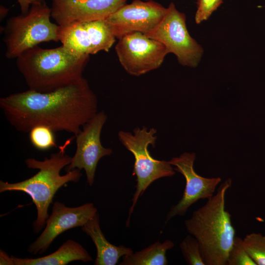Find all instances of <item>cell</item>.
Here are the masks:
<instances>
[{"label":"cell","instance_id":"ba28073f","mask_svg":"<svg viewBox=\"0 0 265 265\" xmlns=\"http://www.w3.org/2000/svg\"><path fill=\"white\" fill-rule=\"evenodd\" d=\"M115 49L121 66L134 76L158 68L168 54L162 44L139 32L119 39Z\"/></svg>","mask_w":265,"mask_h":265},{"label":"cell","instance_id":"603a6c76","mask_svg":"<svg viewBox=\"0 0 265 265\" xmlns=\"http://www.w3.org/2000/svg\"><path fill=\"white\" fill-rule=\"evenodd\" d=\"M44 1V0H17L18 2L21 13L26 14V13L31 5L33 4L39 3Z\"/></svg>","mask_w":265,"mask_h":265},{"label":"cell","instance_id":"5bb4252c","mask_svg":"<svg viewBox=\"0 0 265 265\" xmlns=\"http://www.w3.org/2000/svg\"><path fill=\"white\" fill-rule=\"evenodd\" d=\"M102 23L101 20L59 26V40L63 47L73 54H96L104 50L100 37Z\"/></svg>","mask_w":265,"mask_h":265},{"label":"cell","instance_id":"d4e9b609","mask_svg":"<svg viewBox=\"0 0 265 265\" xmlns=\"http://www.w3.org/2000/svg\"><path fill=\"white\" fill-rule=\"evenodd\" d=\"M145 0V1H150V0Z\"/></svg>","mask_w":265,"mask_h":265},{"label":"cell","instance_id":"ffe728a7","mask_svg":"<svg viewBox=\"0 0 265 265\" xmlns=\"http://www.w3.org/2000/svg\"><path fill=\"white\" fill-rule=\"evenodd\" d=\"M183 256L188 265H205L198 240L192 235L186 236L180 244Z\"/></svg>","mask_w":265,"mask_h":265},{"label":"cell","instance_id":"cb8c5ba5","mask_svg":"<svg viewBox=\"0 0 265 265\" xmlns=\"http://www.w3.org/2000/svg\"><path fill=\"white\" fill-rule=\"evenodd\" d=\"M0 265H13L11 256H9L4 251L0 250Z\"/></svg>","mask_w":265,"mask_h":265},{"label":"cell","instance_id":"8992f818","mask_svg":"<svg viewBox=\"0 0 265 265\" xmlns=\"http://www.w3.org/2000/svg\"><path fill=\"white\" fill-rule=\"evenodd\" d=\"M133 133L120 131L118 138L124 147L134 156V163L132 175L136 177V189L132 199L126 225L129 226L130 217L138 198L147 187L155 181L163 177H171L175 172L168 161L154 159L148 150V146L154 147L157 138L155 134L157 130L151 128L149 131L143 126L135 128Z\"/></svg>","mask_w":265,"mask_h":265},{"label":"cell","instance_id":"3957f363","mask_svg":"<svg viewBox=\"0 0 265 265\" xmlns=\"http://www.w3.org/2000/svg\"><path fill=\"white\" fill-rule=\"evenodd\" d=\"M89 55H76L62 45L52 49L38 46L16 58L17 67L29 90L47 93L83 78Z\"/></svg>","mask_w":265,"mask_h":265},{"label":"cell","instance_id":"9a60e30c","mask_svg":"<svg viewBox=\"0 0 265 265\" xmlns=\"http://www.w3.org/2000/svg\"><path fill=\"white\" fill-rule=\"evenodd\" d=\"M99 214L97 213L84 225L81 230L89 236L97 249L95 265H115L120 257L131 254L132 249L122 245L117 246L106 238L99 224Z\"/></svg>","mask_w":265,"mask_h":265},{"label":"cell","instance_id":"7a4b0ae2","mask_svg":"<svg viewBox=\"0 0 265 265\" xmlns=\"http://www.w3.org/2000/svg\"><path fill=\"white\" fill-rule=\"evenodd\" d=\"M232 180H225L215 195L185 221L188 233L198 241L205 265H227L236 230L225 210V194Z\"/></svg>","mask_w":265,"mask_h":265},{"label":"cell","instance_id":"7402d4cb","mask_svg":"<svg viewBox=\"0 0 265 265\" xmlns=\"http://www.w3.org/2000/svg\"><path fill=\"white\" fill-rule=\"evenodd\" d=\"M223 0H198L197 9L195 20L197 24H200L207 20L211 14L217 9Z\"/></svg>","mask_w":265,"mask_h":265},{"label":"cell","instance_id":"7c38bea8","mask_svg":"<svg viewBox=\"0 0 265 265\" xmlns=\"http://www.w3.org/2000/svg\"><path fill=\"white\" fill-rule=\"evenodd\" d=\"M97 213V209L93 203L68 207L59 201L54 202L44 230L29 246L28 252L33 255L43 254L60 234L70 229L82 227Z\"/></svg>","mask_w":265,"mask_h":265},{"label":"cell","instance_id":"277c9868","mask_svg":"<svg viewBox=\"0 0 265 265\" xmlns=\"http://www.w3.org/2000/svg\"><path fill=\"white\" fill-rule=\"evenodd\" d=\"M71 140L59 146V151L52 153L49 158L45 157L42 161L26 159L25 162L28 168L39 170L30 178L16 183L0 181V192L20 191L30 196L37 210V218L33 224L35 233H38L45 226L49 216L48 208L58 189L68 182H78L82 175L81 170L77 168L67 172L64 175L60 174L62 169L69 165L72 160V157L65 153Z\"/></svg>","mask_w":265,"mask_h":265},{"label":"cell","instance_id":"ac0fdd59","mask_svg":"<svg viewBox=\"0 0 265 265\" xmlns=\"http://www.w3.org/2000/svg\"><path fill=\"white\" fill-rule=\"evenodd\" d=\"M244 248L257 265H265V235L252 233L243 239Z\"/></svg>","mask_w":265,"mask_h":265},{"label":"cell","instance_id":"9c48e42d","mask_svg":"<svg viewBox=\"0 0 265 265\" xmlns=\"http://www.w3.org/2000/svg\"><path fill=\"white\" fill-rule=\"evenodd\" d=\"M107 120L104 111L98 112L87 122L75 137L76 150L69 165L65 167L66 172L74 169L85 171L87 182L92 186L98 163L102 158L112 153L110 148L102 145L100 136L102 128Z\"/></svg>","mask_w":265,"mask_h":265},{"label":"cell","instance_id":"8fae6325","mask_svg":"<svg viewBox=\"0 0 265 265\" xmlns=\"http://www.w3.org/2000/svg\"><path fill=\"white\" fill-rule=\"evenodd\" d=\"M195 159L194 153L185 152L168 161L176 167L175 171L184 176L186 186L182 198L168 212L165 223L175 216L185 215L189 207L198 200L212 198L221 181L219 177L206 178L197 174L193 168Z\"/></svg>","mask_w":265,"mask_h":265},{"label":"cell","instance_id":"5b68a950","mask_svg":"<svg viewBox=\"0 0 265 265\" xmlns=\"http://www.w3.org/2000/svg\"><path fill=\"white\" fill-rule=\"evenodd\" d=\"M51 8L45 1L33 4L26 14L8 18L3 28L5 57L17 58L42 42L59 41V26L52 23Z\"/></svg>","mask_w":265,"mask_h":265},{"label":"cell","instance_id":"4fadbf2b","mask_svg":"<svg viewBox=\"0 0 265 265\" xmlns=\"http://www.w3.org/2000/svg\"><path fill=\"white\" fill-rule=\"evenodd\" d=\"M127 0H52L51 17L60 26L106 20Z\"/></svg>","mask_w":265,"mask_h":265},{"label":"cell","instance_id":"52a82bcc","mask_svg":"<svg viewBox=\"0 0 265 265\" xmlns=\"http://www.w3.org/2000/svg\"><path fill=\"white\" fill-rule=\"evenodd\" d=\"M145 34L162 44L167 53L174 54L183 66L195 67L200 60L203 49L189 35L185 14L179 11L173 2L160 23Z\"/></svg>","mask_w":265,"mask_h":265},{"label":"cell","instance_id":"6da1fadb","mask_svg":"<svg viewBox=\"0 0 265 265\" xmlns=\"http://www.w3.org/2000/svg\"><path fill=\"white\" fill-rule=\"evenodd\" d=\"M0 107L18 131L28 132L43 125L54 132L65 131L75 136L98 112V100L83 77L50 92L28 89L2 97Z\"/></svg>","mask_w":265,"mask_h":265},{"label":"cell","instance_id":"44dd1931","mask_svg":"<svg viewBox=\"0 0 265 265\" xmlns=\"http://www.w3.org/2000/svg\"><path fill=\"white\" fill-rule=\"evenodd\" d=\"M227 265H257L246 252L243 239L235 236L229 251Z\"/></svg>","mask_w":265,"mask_h":265},{"label":"cell","instance_id":"30bf717a","mask_svg":"<svg viewBox=\"0 0 265 265\" xmlns=\"http://www.w3.org/2000/svg\"><path fill=\"white\" fill-rule=\"evenodd\" d=\"M167 8L153 0H133L105 21L117 39L135 32L146 34L161 21Z\"/></svg>","mask_w":265,"mask_h":265},{"label":"cell","instance_id":"2e32d148","mask_svg":"<svg viewBox=\"0 0 265 265\" xmlns=\"http://www.w3.org/2000/svg\"><path fill=\"white\" fill-rule=\"evenodd\" d=\"M13 265H65L74 261L87 262L92 257L83 246L68 239L55 252L37 258H19L11 256Z\"/></svg>","mask_w":265,"mask_h":265},{"label":"cell","instance_id":"d6986e66","mask_svg":"<svg viewBox=\"0 0 265 265\" xmlns=\"http://www.w3.org/2000/svg\"><path fill=\"white\" fill-rule=\"evenodd\" d=\"M54 132L51 129L46 126H37L29 131V140L36 149L47 150L57 146Z\"/></svg>","mask_w":265,"mask_h":265},{"label":"cell","instance_id":"e0dca14e","mask_svg":"<svg viewBox=\"0 0 265 265\" xmlns=\"http://www.w3.org/2000/svg\"><path fill=\"white\" fill-rule=\"evenodd\" d=\"M174 246V242L167 239L163 242L157 241L148 247L131 254L124 256L120 265H166L167 250Z\"/></svg>","mask_w":265,"mask_h":265}]
</instances>
